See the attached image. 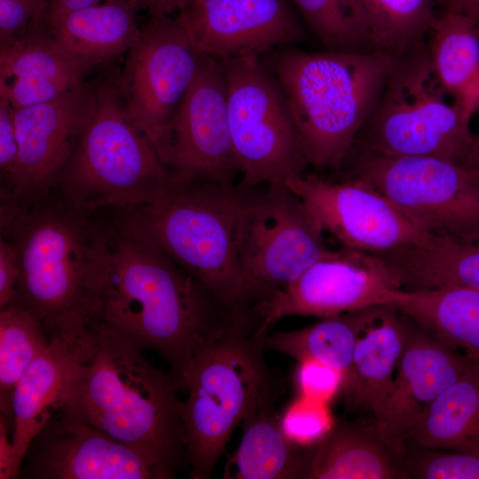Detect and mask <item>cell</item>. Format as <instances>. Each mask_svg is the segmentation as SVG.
I'll use <instances>...</instances> for the list:
<instances>
[{
    "mask_svg": "<svg viewBox=\"0 0 479 479\" xmlns=\"http://www.w3.org/2000/svg\"><path fill=\"white\" fill-rule=\"evenodd\" d=\"M25 458L24 475L29 478H169L146 457L129 445L60 412L57 417L52 414L35 436Z\"/></svg>",
    "mask_w": 479,
    "mask_h": 479,
    "instance_id": "18",
    "label": "cell"
},
{
    "mask_svg": "<svg viewBox=\"0 0 479 479\" xmlns=\"http://www.w3.org/2000/svg\"><path fill=\"white\" fill-rule=\"evenodd\" d=\"M0 207L1 237L13 244L20 266L11 304L36 317L51 341L87 339L106 268L96 213L70 206L55 191L25 205L1 201Z\"/></svg>",
    "mask_w": 479,
    "mask_h": 479,
    "instance_id": "2",
    "label": "cell"
},
{
    "mask_svg": "<svg viewBox=\"0 0 479 479\" xmlns=\"http://www.w3.org/2000/svg\"><path fill=\"white\" fill-rule=\"evenodd\" d=\"M264 336L252 318L236 320L207 343L186 368L180 389L191 478L208 479L232 432L272 380Z\"/></svg>",
    "mask_w": 479,
    "mask_h": 479,
    "instance_id": "7",
    "label": "cell"
},
{
    "mask_svg": "<svg viewBox=\"0 0 479 479\" xmlns=\"http://www.w3.org/2000/svg\"><path fill=\"white\" fill-rule=\"evenodd\" d=\"M185 0H141L149 15L174 16Z\"/></svg>",
    "mask_w": 479,
    "mask_h": 479,
    "instance_id": "44",
    "label": "cell"
},
{
    "mask_svg": "<svg viewBox=\"0 0 479 479\" xmlns=\"http://www.w3.org/2000/svg\"><path fill=\"white\" fill-rule=\"evenodd\" d=\"M279 420L286 437L303 448L317 445L334 424L326 403L303 396L289 404Z\"/></svg>",
    "mask_w": 479,
    "mask_h": 479,
    "instance_id": "35",
    "label": "cell"
},
{
    "mask_svg": "<svg viewBox=\"0 0 479 479\" xmlns=\"http://www.w3.org/2000/svg\"><path fill=\"white\" fill-rule=\"evenodd\" d=\"M394 59L377 51L310 52L294 45L261 57L284 93L308 165L339 169L345 163Z\"/></svg>",
    "mask_w": 479,
    "mask_h": 479,
    "instance_id": "4",
    "label": "cell"
},
{
    "mask_svg": "<svg viewBox=\"0 0 479 479\" xmlns=\"http://www.w3.org/2000/svg\"><path fill=\"white\" fill-rule=\"evenodd\" d=\"M51 342L41 322L27 310L16 304L0 310V411L12 421L13 389Z\"/></svg>",
    "mask_w": 479,
    "mask_h": 479,
    "instance_id": "31",
    "label": "cell"
},
{
    "mask_svg": "<svg viewBox=\"0 0 479 479\" xmlns=\"http://www.w3.org/2000/svg\"><path fill=\"white\" fill-rule=\"evenodd\" d=\"M350 177L370 185L437 238L479 243V177L444 159L352 150Z\"/></svg>",
    "mask_w": 479,
    "mask_h": 479,
    "instance_id": "9",
    "label": "cell"
},
{
    "mask_svg": "<svg viewBox=\"0 0 479 479\" xmlns=\"http://www.w3.org/2000/svg\"><path fill=\"white\" fill-rule=\"evenodd\" d=\"M442 12H459L470 18L479 27V0H436Z\"/></svg>",
    "mask_w": 479,
    "mask_h": 479,
    "instance_id": "42",
    "label": "cell"
},
{
    "mask_svg": "<svg viewBox=\"0 0 479 479\" xmlns=\"http://www.w3.org/2000/svg\"><path fill=\"white\" fill-rule=\"evenodd\" d=\"M231 134L242 172L239 185H287L308 165L284 93L261 58L220 59Z\"/></svg>",
    "mask_w": 479,
    "mask_h": 479,
    "instance_id": "10",
    "label": "cell"
},
{
    "mask_svg": "<svg viewBox=\"0 0 479 479\" xmlns=\"http://www.w3.org/2000/svg\"><path fill=\"white\" fill-rule=\"evenodd\" d=\"M20 275V260L13 244L0 240V310L11 304L15 297Z\"/></svg>",
    "mask_w": 479,
    "mask_h": 479,
    "instance_id": "40",
    "label": "cell"
},
{
    "mask_svg": "<svg viewBox=\"0 0 479 479\" xmlns=\"http://www.w3.org/2000/svg\"><path fill=\"white\" fill-rule=\"evenodd\" d=\"M432 66L428 42L395 58L383 91L352 150L467 164L475 142Z\"/></svg>",
    "mask_w": 479,
    "mask_h": 479,
    "instance_id": "8",
    "label": "cell"
},
{
    "mask_svg": "<svg viewBox=\"0 0 479 479\" xmlns=\"http://www.w3.org/2000/svg\"><path fill=\"white\" fill-rule=\"evenodd\" d=\"M15 109L8 98L0 93V173L1 197L10 194L19 159Z\"/></svg>",
    "mask_w": 479,
    "mask_h": 479,
    "instance_id": "39",
    "label": "cell"
},
{
    "mask_svg": "<svg viewBox=\"0 0 479 479\" xmlns=\"http://www.w3.org/2000/svg\"><path fill=\"white\" fill-rule=\"evenodd\" d=\"M406 342V318L396 308L380 306L359 335L353 356L355 406L373 415L393 384Z\"/></svg>",
    "mask_w": 479,
    "mask_h": 479,
    "instance_id": "28",
    "label": "cell"
},
{
    "mask_svg": "<svg viewBox=\"0 0 479 479\" xmlns=\"http://www.w3.org/2000/svg\"><path fill=\"white\" fill-rule=\"evenodd\" d=\"M305 27L327 51L371 52L357 0H290Z\"/></svg>",
    "mask_w": 479,
    "mask_h": 479,
    "instance_id": "33",
    "label": "cell"
},
{
    "mask_svg": "<svg viewBox=\"0 0 479 479\" xmlns=\"http://www.w3.org/2000/svg\"><path fill=\"white\" fill-rule=\"evenodd\" d=\"M465 167L479 177V135H475L472 152Z\"/></svg>",
    "mask_w": 479,
    "mask_h": 479,
    "instance_id": "45",
    "label": "cell"
},
{
    "mask_svg": "<svg viewBox=\"0 0 479 479\" xmlns=\"http://www.w3.org/2000/svg\"><path fill=\"white\" fill-rule=\"evenodd\" d=\"M141 0H111L56 16L46 17L49 34L57 46L91 70L127 53L141 27Z\"/></svg>",
    "mask_w": 479,
    "mask_h": 479,
    "instance_id": "20",
    "label": "cell"
},
{
    "mask_svg": "<svg viewBox=\"0 0 479 479\" xmlns=\"http://www.w3.org/2000/svg\"><path fill=\"white\" fill-rule=\"evenodd\" d=\"M405 478L479 479V452L415 447L404 456Z\"/></svg>",
    "mask_w": 479,
    "mask_h": 479,
    "instance_id": "34",
    "label": "cell"
},
{
    "mask_svg": "<svg viewBox=\"0 0 479 479\" xmlns=\"http://www.w3.org/2000/svg\"><path fill=\"white\" fill-rule=\"evenodd\" d=\"M386 305L451 348L479 358V290L454 285L396 288L389 293Z\"/></svg>",
    "mask_w": 479,
    "mask_h": 479,
    "instance_id": "23",
    "label": "cell"
},
{
    "mask_svg": "<svg viewBox=\"0 0 479 479\" xmlns=\"http://www.w3.org/2000/svg\"><path fill=\"white\" fill-rule=\"evenodd\" d=\"M404 317V349L393 384L373 422L379 436L403 457L407 435L420 414L478 359L457 352Z\"/></svg>",
    "mask_w": 479,
    "mask_h": 479,
    "instance_id": "19",
    "label": "cell"
},
{
    "mask_svg": "<svg viewBox=\"0 0 479 479\" xmlns=\"http://www.w3.org/2000/svg\"><path fill=\"white\" fill-rule=\"evenodd\" d=\"M95 94V111L53 191L91 214L154 201L173 184L168 167L129 118L114 79Z\"/></svg>",
    "mask_w": 479,
    "mask_h": 479,
    "instance_id": "6",
    "label": "cell"
},
{
    "mask_svg": "<svg viewBox=\"0 0 479 479\" xmlns=\"http://www.w3.org/2000/svg\"><path fill=\"white\" fill-rule=\"evenodd\" d=\"M82 83L74 79H15L8 82H0V93H4L12 107L19 110L52 100Z\"/></svg>",
    "mask_w": 479,
    "mask_h": 479,
    "instance_id": "37",
    "label": "cell"
},
{
    "mask_svg": "<svg viewBox=\"0 0 479 479\" xmlns=\"http://www.w3.org/2000/svg\"><path fill=\"white\" fill-rule=\"evenodd\" d=\"M179 385L142 350L95 331L55 411L88 423L143 454L169 478L188 459Z\"/></svg>",
    "mask_w": 479,
    "mask_h": 479,
    "instance_id": "3",
    "label": "cell"
},
{
    "mask_svg": "<svg viewBox=\"0 0 479 479\" xmlns=\"http://www.w3.org/2000/svg\"><path fill=\"white\" fill-rule=\"evenodd\" d=\"M200 57L174 16L150 15L113 77L129 118L154 145L189 88Z\"/></svg>",
    "mask_w": 479,
    "mask_h": 479,
    "instance_id": "13",
    "label": "cell"
},
{
    "mask_svg": "<svg viewBox=\"0 0 479 479\" xmlns=\"http://www.w3.org/2000/svg\"><path fill=\"white\" fill-rule=\"evenodd\" d=\"M200 55L258 57L303 41L290 0H185L174 16Z\"/></svg>",
    "mask_w": 479,
    "mask_h": 479,
    "instance_id": "16",
    "label": "cell"
},
{
    "mask_svg": "<svg viewBox=\"0 0 479 479\" xmlns=\"http://www.w3.org/2000/svg\"><path fill=\"white\" fill-rule=\"evenodd\" d=\"M96 107L84 82L59 97L15 111L19 159L9 195L25 205L51 192Z\"/></svg>",
    "mask_w": 479,
    "mask_h": 479,
    "instance_id": "17",
    "label": "cell"
},
{
    "mask_svg": "<svg viewBox=\"0 0 479 479\" xmlns=\"http://www.w3.org/2000/svg\"><path fill=\"white\" fill-rule=\"evenodd\" d=\"M373 51L393 58L425 45L438 18L436 0H357Z\"/></svg>",
    "mask_w": 479,
    "mask_h": 479,
    "instance_id": "30",
    "label": "cell"
},
{
    "mask_svg": "<svg viewBox=\"0 0 479 479\" xmlns=\"http://www.w3.org/2000/svg\"><path fill=\"white\" fill-rule=\"evenodd\" d=\"M428 48L435 74L458 111L469 122L479 113V27L459 12H441Z\"/></svg>",
    "mask_w": 479,
    "mask_h": 479,
    "instance_id": "26",
    "label": "cell"
},
{
    "mask_svg": "<svg viewBox=\"0 0 479 479\" xmlns=\"http://www.w3.org/2000/svg\"><path fill=\"white\" fill-rule=\"evenodd\" d=\"M307 478H405L404 457L379 436L373 424L334 423L313 447Z\"/></svg>",
    "mask_w": 479,
    "mask_h": 479,
    "instance_id": "25",
    "label": "cell"
},
{
    "mask_svg": "<svg viewBox=\"0 0 479 479\" xmlns=\"http://www.w3.org/2000/svg\"><path fill=\"white\" fill-rule=\"evenodd\" d=\"M47 16H56L111 0H47Z\"/></svg>",
    "mask_w": 479,
    "mask_h": 479,
    "instance_id": "43",
    "label": "cell"
},
{
    "mask_svg": "<svg viewBox=\"0 0 479 479\" xmlns=\"http://www.w3.org/2000/svg\"><path fill=\"white\" fill-rule=\"evenodd\" d=\"M479 452V358L420 414L406 443Z\"/></svg>",
    "mask_w": 479,
    "mask_h": 479,
    "instance_id": "27",
    "label": "cell"
},
{
    "mask_svg": "<svg viewBox=\"0 0 479 479\" xmlns=\"http://www.w3.org/2000/svg\"><path fill=\"white\" fill-rule=\"evenodd\" d=\"M155 147L174 183H233L241 174L220 59L200 55L195 75Z\"/></svg>",
    "mask_w": 479,
    "mask_h": 479,
    "instance_id": "12",
    "label": "cell"
},
{
    "mask_svg": "<svg viewBox=\"0 0 479 479\" xmlns=\"http://www.w3.org/2000/svg\"><path fill=\"white\" fill-rule=\"evenodd\" d=\"M380 306L323 318L306 327L268 334L265 349L283 353L298 362L310 359L339 371L343 376L348 407L354 408L356 379L353 356L357 339L374 318Z\"/></svg>",
    "mask_w": 479,
    "mask_h": 479,
    "instance_id": "24",
    "label": "cell"
},
{
    "mask_svg": "<svg viewBox=\"0 0 479 479\" xmlns=\"http://www.w3.org/2000/svg\"><path fill=\"white\" fill-rule=\"evenodd\" d=\"M100 224L106 268L93 330L158 352L180 388L192 358L236 318L122 211Z\"/></svg>",
    "mask_w": 479,
    "mask_h": 479,
    "instance_id": "1",
    "label": "cell"
},
{
    "mask_svg": "<svg viewBox=\"0 0 479 479\" xmlns=\"http://www.w3.org/2000/svg\"><path fill=\"white\" fill-rule=\"evenodd\" d=\"M90 71L57 46L47 26L20 40L0 45V82H3L15 79L83 82Z\"/></svg>",
    "mask_w": 479,
    "mask_h": 479,
    "instance_id": "32",
    "label": "cell"
},
{
    "mask_svg": "<svg viewBox=\"0 0 479 479\" xmlns=\"http://www.w3.org/2000/svg\"><path fill=\"white\" fill-rule=\"evenodd\" d=\"M266 186L261 192L243 188L236 224L240 263L264 299L331 251L301 199L287 185Z\"/></svg>",
    "mask_w": 479,
    "mask_h": 479,
    "instance_id": "11",
    "label": "cell"
},
{
    "mask_svg": "<svg viewBox=\"0 0 479 479\" xmlns=\"http://www.w3.org/2000/svg\"><path fill=\"white\" fill-rule=\"evenodd\" d=\"M398 273L401 288L462 286L479 290V243L443 240L430 247H409L378 254Z\"/></svg>",
    "mask_w": 479,
    "mask_h": 479,
    "instance_id": "29",
    "label": "cell"
},
{
    "mask_svg": "<svg viewBox=\"0 0 479 479\" xmlns=\"http://www.w3.org/2000/svg\"><path fill=\"white\" fill-rule=\"evenodd\" d=\"M12 421L0 416V478L14 479L20 475L21 461L12 444Z\"/></svg>",
    "mask_w": 479,
    "mask_h": 479,
    "instance_id": "41",
    "label": "cell"
},
{
    "mask_svg": "<svg viewBox=\"0 0 479 479\" xmlns=\"http://www.w3.org/2000/svg\"><path fill=\"white\" fill-rule=\"evenodd\" d=\"M277 390L273 377L242 421L241 442L228 457L224 478H307L313 447L297 446L284 435L274 411Z\"/></svg>",
    "mask_w": 479,
    "mask_h": 479,
    "instance_id": "21",
    "label": "cell"
},
{
    "mask_svg": "<svg viewBox=\"0 0 479 479\" xmlns=\"http://www.w3.org/2000/svg\"><path fill=\"white\" fill-rule=\"evenodd\" d=\"M287 185L324 232L343 247L381 254L443 241L420 229L387 197L358 178L334 182L302 174L289 179Z\"/></svg>",
    "mask_w": 479,
    "mask_h": 479,
    "instance_id": "15",
    "label": "cell"
},
{
    "mask_svg": "<svg viewBox=\"0 0 479 479\" xmlns=\"http://www.w3.org/2000/svg\"><path fill=\"white\" fill-rule=\"evenodd\" d=\"M244 189L234 183H174L147 204L121 210L234 318L254 315L264 298L240 263L236 224Z\"/></svg>",
    "mask_w": 479,
    "mask_h": 479,
    "instance_id": "5",
    "label": "cell"
},
{
    "mask_svg": "<svg viewBox=\"0 0 479 479\" xmlns=\"http://www.w3.org/2000/svg\"><path fill=\"white\" fill-rule=\"evenodd\" d=\"M295 382L301 396L327 403L342 388V374L324 364L306 359L299 362Z\"/></svg>",
    "mask_w": 479,
    "mask_h": 479,
    "instance_id": "38",
    "label": "cell"
},
{
    "mask_svg": "<svg viewBox=\"0 0 479 479\" xmlns=\"http://www.w3.org/2000/svg\"><path fill=\"white\" fill-rule=\"evenodd\" d=\"M47 11V0H0V45L44 27Z\"/></svg>",
    "mask_w": 479,
    "mask_h": 479,
    "instance_id": "36",
    "label": "cell"
},
{
    "mask_svg": "<svg viewBox=\"0 0 479 479\" xmlns=\"http://www.w3.org/2000/svg\"><path fill=\"white\" fill-rule=\"evenodd\" d=\"M94 337L92 333L77 342L52 340L16 384L12 397V440L21 463L33 439L52 416L72 372Z\"/></svg>",
    "mask_w": 479,
    "mask_h": 479,
    "instance_id": "22",
    "label": "cell"
},
{
    "mask_svg": "<svg viewBox=\"0 0 479 479\" xmlns=\"http://www.w3.org/2000/svg\"><path fill=\"white\" fill-rule=\"evenodd\" d=\"M396 288H401L399 275L380 255L348 247L331 250L255 307L258 333L267 336L277 321L288 316L323 318L385 306Z\"/></svg>",
    "mask_w": 479,
    "mask_h": 479,
    "instance_id": "14",
    "label": "cell"
}]
</instances>
